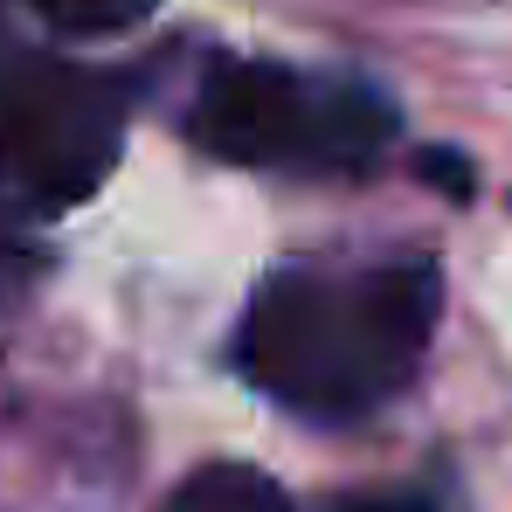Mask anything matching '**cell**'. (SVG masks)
<instances>
[{"label": "cell", "mask_w": 512, "mask_h": 512, "mask_svg": "<svg viewBox=\"0 0 512 512\" xmlns=\"http://www.w3.org/2000/svg\"><path fill=\"white\" fill-rule=\"evenodd\" d=\"M436 333V270H277L263 277L236 333V367L312 423H353L381 409Z\"/></svg>", "instance_id": "6da1fadb"}, {"label": "cell", "mask_w": 512, "mask_h": 512, "mask_svg": "<svg viewBox=\"0 0 512 512\" xmlns=\"http://www.w3.org/2000/svg\"><path fill=\"white\" fill-rule=\"evenodd\" d=\"M194 146L236 167L346 173L388 153L395 104L353 77H312L284 63H215L187 111Z\"/></svg>", "instance_id": "7a4b0ae2"}, {"label": "cell", "mask_w": 512, "mask_h": 512, "mask_svg": "<svg viewBox=\"0 0 512 512\" xmlns=\"http://www.w3.org/2000/svg\"><path fill=\"white\" fill-rule=\"evenodd\" d=\"M125 146V90L56 56L0 63V187L28 208H70L97 194Z\"/></svg>", "instance_id": "3957f363"}, {"label": "cell", "mask_w": 512, "mask_h": 512, "mask_svg": "<svg viewBox=\"0 0 512 512\" xmlns=\"http://www.w3.org/2000/svg\"><path fill=\"white\" fill-rule=\"evenodd\" d=\"M160 512H291V499L250 464H201L167 492Z\"/></svg>", "instance_id": "277c9868"}, {"label": "cell", "mask_w": 512, "mask_h": 512, "mask_svg": "<svg viewBox=\"0 0 512 512\" xmlns=\"http://www.w3.org/2000/svg\"><path fill=\"white\" fill-rule=\"evenodd\" d=\"M63 35H125L153 14V0H21Z\"/></svg>", "instance_id": "5b68a950"}, {"label": "cell", "mask_w": 512, "mask_h": 512, "mask_svg": "<svg viewBox=\"0 0 512 512\" xmlns=\"http://www.w3.org/2000/svg\"><path fill=\"white\" fill-rule=\"evenodd\" d=\"M340 512H436V506L409 499V492H367V499H346Z\"/></svg>", "instance_id": "8992f818"}, {"label": "cell", "mask_w": 512, "mask_h": 512, "mask_svg": "<svg viewBox=\"0 0 512 512\" xmlns=\"http://www.w3.org/2000/svg\"><path fill=\"white\" fill-rule=\"evenodd\" d=\"M7 56H14V42H7V28H0V63H7Z\"/></svg>", "instance_id": "52a82bcc"}]
</instances>
